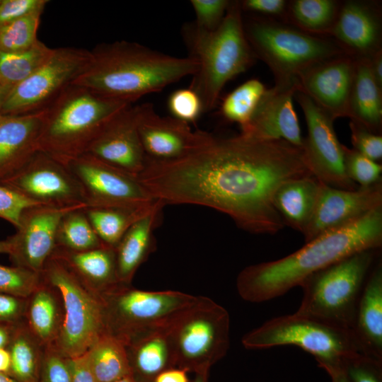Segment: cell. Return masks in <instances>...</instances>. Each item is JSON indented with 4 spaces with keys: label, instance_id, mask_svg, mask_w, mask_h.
Wrapping results in <instances>:
<instances>
[{
    "label": "cell",
    "instance_id": "f6af8a7d",
    "mask_svg": "<svg viewBox=\"0 0 382 382\" xmlns=\"http://www.w3.org/2000/svg\"><path fill=\"white\" fill-rule=\"evenodd\" d=\"M37 204L30 201L14 190L0 185V218L18 226L23 212Z\"/></svg>",
    "mask_w": 382,
    "mask_h": 382
},
{
    "label": "cell",
    "instance_id": "8992f818",
    "mask_svg": "<svg viewBox=\"0 0 382 382\" xmlns=\"http://www.w3.org/2000/svg\"><path fill=\"white\" fill-rule=\"evenodd\" d=\"M243 23L256 58L268 66L276 87H296L298 77L308 69L346 54L331 37L307 33L282 20L253 17Z\"/></svg>",
    "mask_w": 382,
    "mask_h": 382
},
{
    "label": "cell",
    "instance_id": "4dcf8cb0",
    "mask_svg": "<svg viewBox=\"0 0 382 382\" xmlns=\"http://www.w3.org/2000/svg\"><path fill=\"white\" fill-rule=\"evenodd\" d=\"M86 354L96 382H114L132 375L126 345L111 335L103 334Z\"/></svg>",
    "mask_w": 382,
    "mask_h": 382
},
{
    "label": "cell",
    "instance_id": "6da1fadb",
    "mask_svg": "<svg viewBox=\"0 0 382 382\" xmlns=\"http://www.w3.org/2000/svg\"><path fill=\"white\" fill-rule=\"evenodd\" d=\"M314 176L302 148L282 139L242 134L216 137L173 161L146 158L137 178L164 205L189 204L214 209L243 230L275 234L284 224L274 196L284 183Z\"/></svg>",
    "mask_w": 382,
    "mask_h": 382
},
{
    "label": "cell",
    "instance_id": "9a60e30c",
    "mask_svg": "<svg viewBox=\"0 0 382 382\" xmlns=\"http://www.w3.org/2000/svg\"><path fill=\"white\" fill-rule=\"evenodd\" d=\"M294 98L301 108L308 134L302 149L313 173L323 183L337 189L358 187L347 176L344 151L334 129V120L306 94L296 91Z\"/></svg>",
    "mask_w": 382,
    "mask_h": 382
},
{
    "label": "cell",
    "instance_id": "bcb514c9",
    "mask_svg": "<svg viewBox=\"0 0 382 382\" xmlns=\"http://www.w3.org/2000/svg\"><path fill=\"white\" fill-rule=\"evenodd\" d=\"M47 0H1L0 25L43 12Z\"/></svg>",
    "mask_w": 382,
    "mask_h": 382
},
{
    "label": "cell",
    "instance_id": "5b68a950",
    "mask_svg": "<svg viewBox=\"0 0 382 382\" xmlns=\"http://www.w3.org/2000/svg\"><path fill=\"white\" fill-rule=\"evenodd\" d=\"M129 105L70 85L44 109L39 150L61 162L84 154L106 122Z\"/></svg>",
    "mask_w": 382,
    "mask_h": 382
},
{
    "label": "cell",
    "instance_id": "d590c367",
    "mask_svg": "<svg viewBox=\"0 0 382 382\" xmlns=\"http://www.w3.org/2000/svg\"><path fill=\"white\" fill-rule=\"evenodd\" d=\"M53 48L38 40L20 52L0 50V83L12 88L30 76L51 54Z\"/></svg>",
    "mask_w": 382,
    "mask_h": 382
},
{
    "label": "cell",
    "instance_id": "1f68e13d",
    "mask_svg": "<svg viewBox=\"0 0 382 382\" xmlns=\"http://www.w3.org/2000/svg\"><path fill=\"white\" fill-rule=\"evenodd\" d=\"M158 201L139 207H84V211L101 241L115 249L129 228L151 211Z\"/></svg>",
    "mask_w": 382,
    "mask_h": 382
},
{
    "label": "cell",
    "instance_id": "94428289",
    "mask_svg": "<svg viewBox=\"0 0 382 382\" xmlns=\"http://www.w3.org/2000/svg\"><path fill=\"white\" fill-rule=\"evenodd\" d=\"M0 382H18L9 375L0 373Z\"/></svg>",
    "mask_w": 382,
    "mask_h": 382
},
{
    "label": "cell",
    "instance_id": "8d00e7d4",
    "mask_svg": "<svg viewBox=\"0 0 382 382\" xmlns=\"http://www.w3.org/2000/svg\"><path fill=\"white\" fill-rule=\"evenodd\" d=\"M267 88L257 79H250L236 88L223 100L221 113L228 121L244 127L253 117Z\"/></svg>",
    "mask_w": 382,
    "mask_h": 382
},
{
    "label": "cell",
    "instance_id": "f1b7e54d",
    "mask_svg": "<svg viewBox=\"0 0 382 382\" xmlns=\"http://www.w3.org/2000/svg\"><path fill=\"white\" fill-rule=\"evenodd\" d=\"M63 315L60 294L41 277L40 284L27 299L25 323L44 347L54 345Z\"/></svg>",
    "mask_w": 382,
    "mask_h": 382
},
{
    "label": "cell",
    "instance_id": "816d5d0a",
    "mask_svg": "<svg viewBox=\"0 0 382 382\" xmlns=\"http://www.w3.org/2000/svg\"><path fill=\"white\" fill-rule=\"evenodd\" d=\"M187 372L182 368H170L158 374L153 382H189Z\"/></svg>",
    "mask_w": 382,
    "mask_h": 382
},
{
    "label": "cell",
    "instance_id": "30bf717a",
    "mask_svg": "<svg viewBox=\"0 0 382 382\" xmlns=\"http://www.w3.org/2000/svg\"><path fill=\"white\" fill-rule=\"evenodd\" d=\"M40 274L57 289L62 301L63 321L54 346L70 359L83 355L105 333L100 294L88 289L53 255Z\"/></svg>",
    "mask_w": 382,
    "mask_h": 382
},
{
    "label": "cell",
    "instance_id": "52a82bcc",
    "mask_svg": "<svg viewBox=\"0 0 382 382\" xmlns=\"http://www.w3.org/2000/svg\"><path fill=\"white\" fill-rule=\"evenodd\" d=\"M377 250L360 251L307 277L300 285L303 295L296 313L352 330Z\"/></svg>",
    "mask_w": 382,
    "mask_h": 382
},
{
    "label": "cell",
    "instance_id": "681fc988",
    "mask_svg": "<svg viewBox=\"0 0 382 382\" xmlns=\"http://www.w3.org/2000/svg\"><path fill=\"white\" fill-rule=\"evenodd\" d=\"M239 2L242 11L282 19L284 18L288 5V1L284 0H244Z\"/></svg>",
    "mask_w": 382,
    "mask_h": 382
},
{
    "label": "cell",
    "instance_id": "5bb4252c",
    "mask_svg": "<svg viewBox=\"0 0 382 382\" xmlns=\"http://www.w3.org/2000/svg\"><path fill=\"white\" fill-rule=\"evenodd\" d=\"M2 185L37 204L59 209L86 207L80 184L67 167L40 150Z\"/></svg>",
    "mask_w": 382,
    "mask_h": 382
},
{
    "label": "cell",
    "instance_id": "7dc6e473",
    "mask_svg": "<svg viewBox=\"0 0 382 382\" xmlns=\"http://www.w3.org/2000/svg\"><path fill=\"white\" fill-rule=\"evenodd\" d=\"M345 372L350 382H382V364L364 354L349 361Z\"/></svg>",
    "mask_w": 382,
    "mask_h": 382
},
{
    "label": "cell",
    "instance_id": "f5cc1de1",
    "mask_svg": "<svg viewBox=\"0 0 382 382\" xmlns=\"http://www.w3.org/2000/svg\"><path fill=\"white\" fill-rule=\"evenodd\" d=\"M23 323V322H22ZM21 323L0 322V348H8L18 325Z\"/></svg>",
    "mask_w": 382,
    "mask_h": 382
},
{
    "label": "cell",
    "instance_id": "c3c4849f",
    "mask_svg": "<svg viewBox=\"0 0 382 382\" xmlns=\"http://www.w3.org/2000/svg\"><path fill=\"white\" fill-rule=\"evenodd\" d=\"M27 299L28 298L0 294V322H24Z\"/></svg>",
    "mask_w": 382,
    "mask_h": 382
},
{
    "label": "cell",
    "instance_id": "9c48e42d",
    "mask_svg": "<svg viewBox=\"0 0 382 382\" xmlns=\"http://www.w3.org/2000/svg\"><path fill=\"white\" fill-rule=\"evenodd\" d=\"M100 296L105 333L125 345L149 331L170 325L201 298L177 291H144L120 283Z\"/></svg>",
    "mask_w": 382,
    "mask_h": 382
},
{
    "label": "cell",
    "instance_id": "ee69618b",
    "mask_svg": "<svg viewBox=\"0 0 382 382\" xmlns=\"http://www.w3.org/2000/svg\"><path fill=\"white\" fill-rule=\"evenodd\" d=\"M351 141L354 150L378 162L382 158L381 134L373 133L358 123L350 120Z\"/></svg>",
    "mask_w": 382,
    "mask_h": 382
},
{
    "label": "cell",
    "instance_id": "ffe728a7",
    "mask_svg": "<svg viewBox=\"0 0 382 382\" xmlns=\"http://www.w3.org/2000/svg\"><path fill=\"white\" fill-rule=\"evenodd\" d=\"M84 154L137 177L146 156L138 132L135 107L129 105L110 118Z\"/></svg>",
    "mask_w": 382,
    "mask_h": 382
},
{
    "label": "cell",
    "instance_id": "e575fe53",
    "mask_svg": "<svg viewBox=\"0 0 382 382\" xmlns=\"http://www.w3.org/2000/svg\"><path fill=\"white\" fill-rule=\"evenodd\" d=\"M106 245L92 227L84 207L69 209L62 216L57 229L56 248L79 252Z\"/></svg>",
    "mask_w": 382,
    "mask_h": 382
},
{
    "label": "cell",
    "instance_id": "7a4b0ae2",
    "mask_svg": "<svg viewBox=\"0 0 382 382\" xmlns=\"http://www.w3.org/2000/svg\"><path fill=\"white\" fill-rule=\"evenodd\" d=\"M382 245V207L347 226L326 232L293 253L244 268L236 288L245 301L260 303L284 295L311 274L360 251Z\"/></svg>",
    "mask_w": 382,
    "mask_h": 382
},
{
    "label": "cell",
    "instance_id": "4fadbf2b",
    "mask_svg": "<svg viewBox=\"0 0 382 382\" xmlns=\"http://www.w3.org/2000/svg\"><path fill=\"white\" fill-rule=\"evenodd\" d=\"M77 180L86 207H139L156 199L137 177L83 154L62 162Z\"/></svg>",
    "mask_w": 382,
    "mask_h": 382
},
{
    "label": "cell",
    "instance_id": "db71d44e",
    "mask_svg": "<svg viewBox=\"0 0 382 382\" xmlns=\"http://www.w3.org/2000/svg\"><path fill=\"white\" fill-rule=\"evenodd\" d=\"M370 67L378 85L382 88V50L378 51L370 59Z\"/></svg>",
    "mask_w": 382,
    "mask_h": 382
},
{
    "label": "cell",
    "instance_id": "603a6c76",
    "mask_svg": "<svg viewBox=\"0 0 382 382\" xmlns=\"http://www.w3.org/2000/svg\"><path fill=\"white\" fill-rule=\"evenodd\" d=\"M44 109L24 115L0 114V185L16 175L39 150Z\"/></svg>",
    "mask_w": 382,
    "mask_h": 382
},
{
    "label": "cell",
    "instance_id": "ab89813d",
    "mask_svg": "<svg viewBox=\"0 0 382 382\" xmlns=\"http://www.w3.org/2000/svg\"><path fill=\"white\" fill-rule=\"evenodd\" d=\"M343 151L346 173L356 185L367 187L381 181V163L345 145Z\"/></svg>",
    "mask_w": 382,
    "mask_h": 382
},
{
    "label": "cell",
    "instance_id": "2e32d148",
    "mask_svg": "<svg viewBox=\"0 0 382 382\" xmlns=\"http://www.w3.org/2000/svg\"><path fill=\"white\" fill-rule=\"evenodd\" d=\"M137 125L146 158L173 161L204 145L212 134L193 131L188 123L158 115L151 103L134 106Z\"/></svg>",
    "mask_w": 382,
    "mask_h": 382
},
{
    "label": "cell",
    "instance_id": "d4e9b609",
    "mask_svg": "<svg viewBox=\"0 0 382 382\" xmlns=\"http://www.w3.org/2000/svg\"><path fill=\"white\" fill-rule=\"evenodd\" d=\"M164 206L159 200L151 211L129 228L115 247L117 275L120 284H131L138 268L155 249L154 231Z\"/></svg>",
    "mask_w": 382,
    "mask_h": 382
},
{
    "label": "cell",
    "instance_id": "ba28073f",
    "mask_svg": "<svg viewBox=\"0 0 382 382\" xmlns=\"http://www.w3.org/2000/svg\"><path fill=\"white\" fill-rule=\"evenodd\" d=\"M249 349L297 346L311 354L325 371L345 367L363 354L352 330L296 313L270 319L242 338Z\"/></svg>",
    "mask_w": 382,
    "mask_h": 382
},
{
    "label": "cell",
    "instance_id": "d6a6232c",
    "mask_svg": "<svg viewBox=\"0 0 382 382\" xmlns=\"http://www.w3.org/2000/svg\"><path fill=\"white\" fill-rule=\"evenodd\" d=\"M340 5L341 1L335 0L291 1L283 21L307 33L328 37Z\"/></svg>",
    "mask_w": 382,
    "mask_h": 382
},
{
    "label": "cell",
    "instance_id": "44dd1931",
    "mask_svg": "<svg viewBox=\"0 0 382 382\" xmlns=\"http://www.w3.org/2000/svg\"><path fill=\"white\" fill-rule=\"evenodd\" d=\"M381 8L374 2L349 0L341 2L331 37L354 59H370L381 47Z\"/></svg>",
    "mask_w": 382,
    "mask_h": 382
},
{
    "label": "cell",
    "instance_id": "83f0119b",
    "mask_svg": "<svg viewBox=\"0 0 382 382\" xmlns=\"http://www.w3.org/2000/svg\"><path fill=\"white\" fill-rule=\"evenodd\" d=\"M321 182L315 176L292 179L282 185L274 196V206L284 226L302 234L317 204Z\"/></svg>",
    "mask_w": 382,
    "mask_h": 382
},
{
    "label": "cell",
    "instance_id": "11a10c76",
    "mask_svg": "<svg viewBox=\"0 0 382 382\" xmlns=\"http://www.w3.org/2000/svg\"><path fill=\"white\" fill-rule=\"evenodd\" d=\"M11 356L8 348H0V373L10 376Z\"/></svg>",
    "mask_w": 382,
    "mask_h": 382
},
{
    "label": "cell",
    "instance_id": "91938a15",
    "mask_svg": "<svg viewBox=\"0 0 382 382\" xmlns=\"http://www.w3.org/2000/svg\"><path fill=\"white\" fill-rule=\"evenodd\" d=\"M10 243L7 240L0 241V253L9 254L10 253Z\"/></svg>",
    "mask_w": 382,
    "mask_h": 382
},
{
    "label": "cell",
    "instance_id": "ac0fdd59",
    "mask_svg": "<svg viewBox=\"0 0 382 382\" xmlns=\"http://www.w3.org/2000/svg\"><path fill=\"white\" fill-rule=\"evenodd\" d=\"M69 209L40 204L26 208L21 216L16 232L6 239L10 243L8 255L12 263L40 273L56 248L59 222Z\"/></svg>",
    "mask_w": 382,
    "mask_h": 382
},
{
    "label": "cell",
    "instance_id": "277c9868",
    "mask_svg": "<svg viewBox=\"0 0 382 382\" xmlns=\"http://www.w3.org/2000/svg\"><path fill=\"white\" fill-rule=\"evenodd\" d=\"M242 11L239 1H231L214 30L199 28L194 22L183 26L188 57L198 64L189 88L199 97L203 112L214 109L228 81L257 59L245 35Z\"/></svg>",
    "mask_w": 382,
    "mask_h": 382
},
{
    "label": "cell",
    "instance_id": "f907efd6",
    "mask_svg": "<svg viewBox=\"0 0 382 382\" xmlns=\"http://www.w3.org/2000/svg\"><path fill=\"white\" fill-rule=\"evenodd\" d=\"M71 382H96L87 361L86 354L70 359Z\"/></svg>",
    "mask_w": 382,
    "mask_h": 382
},
{
    "label": "cell",
    "instance_id": "680465c9",
    "mask_svg": "<svg viewBox=\"0 0 382 382\" xmlns=\"http://www.w3.org/2000/svg\"><path fill=\"white\" fill-rule=\"evenodd\" d=\"M11 89L0 83V113Z\"/></svg>",
    "mask_w": 382,
    "mask_h": 382
},
{
    "label": "cell",
    "instance_id": "9f6ffc18",
    "mask_svg": "<svg viewBox=\"0 0 382 382\" xmlns=\"http://www.w3.org/2000/svg\"><path fill=\"white\" fill-rule=\"evenodd\" d=\"M327 373L331 378V382H350L345 369H332Z\"/></svg>",
    "mask_w": 382,
    "mask_h": 382
},
{
    "label": "cell",
    "instance_id": "60d3db41",
    "mask_svg": "<svg viewBox=\"0 0 382 382\" xmlns=\"http://www.w3.org/2000/svg\"><path fill=\"white\" fill-rule=\"evenodd\" d=\"M168 107L173 117L187 123L195 122L203 112L199 97L190 88L173 92L169 96Z\"/></svg>",
    "mask_w": 382,
    "mask_h": 382
},
{
    "label": "cell",
    "instance_id": "7c38bea8",
    "mask_svg": "<svg viewBox=\"0 0 382 382\" xmlns=\"http://www.w3.org/2000/svg\"><path fill=\"white\" fill-rule=\"evenodd\" d=\"M91 56V51L82 48H53L30 76L11 89L0 114L24 115L46 108L85 71Z\"/></svg>",
    "mask_w": 382,
    "mask_h": 382
},
{
    "label": "cell",
    "instance_id": "8fae6325",
    "mask_svg": "<svg viewBox=\"0 0 382 382\" xmlns=\"http://www.w3.org/2000/svg\"><path fill=\"white\" fill-rule=\"evenodd\" d=\"M228 311L209 298L201 296L168 326L175 366L195 373L209 369L230 346Z\"/></svg>",
    "mask_w": 382,
    "mask_h": 382
},
{
    "label": "cell",
    "instance_id": "cb8c5ba5",
    "mask_svg": "<svg viewBox=\"0 0 382 382\" xmlns=\"http://www.w3.org/2000/svg\"><path fill=\"white\" fill-rule=\"evenodd\" d=\"M366 357L382 364V265L372 268L360 296L352 328Z\"/></svg>",
    "mask_w": 382,
    "mask_h": 382
},
{
    "label": "cell",
    "instance_id": "f35d334b",
    "mask_svg": "<svg viewBox=\"0 0 382 382\" xmlns=\"http://www.w3.org/2000/svg\"><path fill=\"white\" fill-rule=\"evenodd\" d=\"M40 282V273L0 264V294L28 298Z\"/></svg>",
    "mask_w": 382,
    "mask_h": 382
},
{
    "label": "cell",
    "instance_id": "7bdbcfd3",
    "mask_svg": "<svg viewBox=\"0 0 382 382\" xmlns=\"http://www.w3.org/2000/svg\"><path fill=\"white\" fill-rule=\"evenodd\" d=\"M231 3L228 0H191L195 14L194 23L204 30H214L222 21Z\"/></svg>",
    "mask_w": 382,
    "mask_h": 382
},
{
    "label": "cell",
    "instance_id": "3957f363",
    "mask_svg": "<svg viewBox=\"0 0 382 382\" xmlns=\"http://www.w3.org/2000/svg\"><path fill=\"white\" fill-rule=\"evenodd\" d=\"M91 54L88 66L72 84L129 104L192 76L198 68L188 56L174 57L125 40L98 45Z\"/></svg>",
    "mask_w": 382,
    "mask_h": 382
},
{
    "label": "cell",
    "instance_id": "836d02e7",
    "mask_svg": "<svg viewBox=\"0 0 382 382\" xmlns=\"http://www.w3.org/2000/svg\"><path fill=\"white\" fill-rule=\"evenodd\" d=\"M45 348L25 321L20 323L8 347L11 356L10 376L18 382H37Z\"/></svg>",
    "mask_w": 382,
    "mask_h": 382
},
{
    "label": "cell",
    "instance_id": "6125c7cd",
    "mask_svg": "<svg viewBox=\"0 0 382 382\" xmlns=\"http://www.w3.org/2000/svg\"><path fill=\"white\" fill-rule=\"evenodd\" d=\"M114 382H147V381H142L137 380L135 378H134L132 375H130Z\"/></svg>",
    "mask_w": 382,
    "mask_h": 382
},
{
    "label": "cell",
    "instance_id": "f546056e",
    "mask_svg": "<svg viewBox=\"0 0 382 382\" xmlns=\"http://www.w3.org/2000/svg\"><path fill=\"white\" fill-rule=\"evenodd\" d=\"M355 59L349 118L369 131L379 134L382 127V88L373 76L369 59Z\"/></svg>",
    "mask_w": 382,
    "mask_h": 382
},
{
    "label": "cell",
    "instance_id": "be15d7a7",
    "mask_svg": "<svg viewBox=\"0 0 382 382\" xmlns=\"http://www.w3.org/2000/svg\"><path fill=\"white\" fill-rule=\"evenodd\" d=\"M0 1H1V0H0Z\"/></svg>",
    "mask_w": 382,
    "mask_h": 382
},
{
    "label": "cell",
    "instance_id": "b9f144b4",
    "mask_svg": "<svg viewBox=\"0 0 382 382\" xmlns=\"http://www.w3.org/2000/svg\"><path fill=\"white\" fill-rule=\"evenodd\" d=\"M37 382H71L70 359L63 356L54 345L45 348Z\"/></svg>",
    "mask_w": 382,
    "mask_h": 382
},
{
    "label": "cell",
    "instance_id": "4316f807",
    "mask_svg": "<svg viewBox=\"0 0 382 382\" xmlns=\"http://www.w3.org/2000/svg\"><path fill=\"white\" fill-rule=\"evenodd\" d=\"M169 325L149 331L126 345L132 376L136 379L153 382L162 371L176 367Z\"/></svg>",
    "mask_w": 382,
    "mask_h": 382
},
{
    "label": "cell",
    "instance_id": "484cf974",
    "mask_svg": "<svg viewBox=\"0 0 382 382\" xmlns=\"http://www.w3.org/2000/svg\"><path fill=\"white\" fill-rule=\"evenodd\" d=\"M52 255L59 259L84 285L98 294L120 284L115 249L110 246L79 252L55 248Z\"/></svg>",
    "mask_w": 382,
    "mask_h": 382
},
{
    "label": "cell",
    "instance_id": "d6986e66",
    "mask_svg": "<svg viewBox=\"0 0 382 382\" xmlns=\"http://www.w3.org/2000/svg\"><path fill=\"white\" fill-rule=\"evenodd\" d=\"M356 59L342 54L320 62L299 75L297 91L308 96L334 120L349 117Z\"/></svg>",
    "mask_w": 382,
    "mask_h": 382
},
{
    "label": "cell",
    "instance_id": "74e56055",
    "mask_svg": "<svg viewBox=\"0 0 382 382\" xmlns=\"http://www.w3.org/2000/svg\"><path fill=\"white\" fill-rule=\"evenodd\" d=\"M42 13H35L1 25L0 50L20 52L33 47L39 40L37 34Z\"/></svg>",
    "mask_w": 382,
    "mask_h": 382
},
{
    "label": "cell",
    "instance_id": "6f0895ef",
    "mask_svg": "<svg viewBox=\"0 0 382 382\" xmlns=\"http://www.w3.org/2000/svg\"><path fill=\"white\" fill-rule=\"evenodd\" d=\"M209 369H204L195 372V376L192 382H208Z\"/></svg>",
    "mask_w": 382,
    "mask_h": 382
},
{
    "label": "cell",
    "instance_id": "e0dca14e",
    "mask_svg": "<svg viewBox=\"0 0 382 382\" xmlns=\"http://www.w3.org/2000/svg\"><path fill=\"white\" fill-rule=\"evenodd\" d=\"M379 207H382V181L352 190L321 182L313 215L303 233L305 243L354 223Z\"/></svg>",
    "mask_w": 382,
    "mask_h": 382
},
{
    "label": "cell",
    "instance_id": "7402d4cb",
    "mask_svg": "<svg viewBox=\"0 0 382 382\" xmlns=\"http://www.w3.org/2000/svg\"><path fill=\"white\" fill-rule=\"evenodd\" d=\"M296 86L267 88L250 122L241 134L260 140L282 139L302 148V137L293 98Z\"/></svg>",
    "mask_w": 382,
    "mask_h": 382
}]
</instances>
